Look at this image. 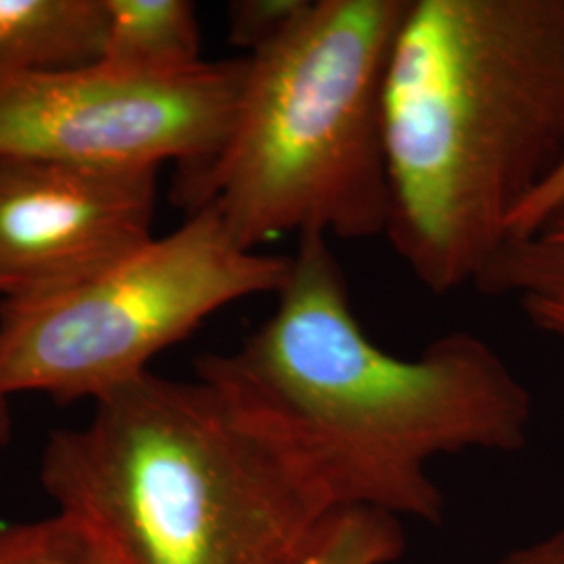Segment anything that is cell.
<instances>
[{"instance_id":"cell-1","label":"cell","mask_w":564,"mask_h":564,"mask_svg":"<svg viewBox=\"0 0 564 564\" xmlns=\"http://www.w3.org/2000/svg\"><path fill=\"white\" fill-rule=\"evenodd\" d=\"M276 307L239 349L195 362L262 435L305 491L335 510L444 521L431 475L440 456L514 454L533 398L505 358L470 330L395 356L358 321L341 263L303 237Z\"/></svg>"},{"instance_id":"cell-2","label":"cell","mask_w":564,"mask_h":564,"mask_svg":"<svg viewBox=\"0 0 564 564\" xmlns=\"http://www.w3.org/2000/svg\"><path fill=\"white\" fill-rule=\"evenodd\" d=\"M383 128L384 237L431 293L477 284L564 160V0H410Z\"/></svg>"},{"instance_id":"cell-3","label":"cell","mask_w":564,"mask_h":564,"mask_svg":"<svg viewBox=\"0 0 564 564\" xmlns=\"http://www.w3.org/2000/svg\"><path fill=\"white\" fill-rule=\"evenodd\" d=\"M93 403L41 481L116 564H303L330 512L216 384L147 372Z\"/></svg>"},{"instance_id":"cell-4","label":"cell","mask_w":564,"mask_h":564,"mask_svg":"<svg viewBox=\"0 0 564 564\" xmlns=\"http://www.w3.org/2000/svg\"><path fill=\"white\" fill-rule=\"evenodd\" d=\"M408 2L312 0L284 39L247 57L220 151L176 178L186 216L214 209L251 251L284 235L384 237V76Z\"/></svg>"},{"instance_id":"cell-5","label":"cell","mask_w":564,"mask_h":564,"mask_svg":"<svg viewBox=\"0 0 564 564\" xmlns=\"http://www.w3.org/2000/svg\"><path fill=\"white\" fill-rule=\"evenodd\" d=\"M289 270L291 256L245 249L202 207L88 281L0 302V398L97 402L226 305L276 295Z\"/></svg>"},{"instance_id":"cell-6","label":"cell","mask_w":564,"mask_h":564,"mask_svg":"<svg viewBox=\"0 0 564 564\" xmlns=\"http://www.w3.org/2000/svg\"><path fill=\"white\" fill-rule=\"evenodd\" d=\"M249 59L203 61L176 76H134L101 63L0 74V158L178 174L209 162L241 101Z\"/></svg>"},{"instance_id":"cell-7","label":"cell","mask_w":564,"mask_h":564,"mask_svg":"<svg viewBox=\"0 0 564 564\" xmlns=\"http://www.w3.org/2000/svg\"><path fill=\"white\" fill-rule=\"evenodd\" d=\"M160 170L0 158V297L36 300L151 241Z\"/></svg>"},{"instance_id":"cell-8","label":"cell","mask_w":564,"mask_h":564,"mask_svg":"<svg viewBox=\"0 0 564 564\" xmlns=\"http://www.w3.org/2000/svg\"><path fill=\"white\" fill-rule=\"evenodd\" d=\"M102 39V0H0V74L95 65Z\"/></svg>"},{"instance_id":"cell-9","label":"cell","mask_w":564,"mask_h":564,"mask_svg":"<svg viewBox=\"0 0 564 564\" xmlns=\"http://www.w3.org/2000/svg\"><path fill=\"white\" fill-rule=\"evenodd\" d=\"M101 63L134 76H176L202 65V25L188 0H102Z\"/></svg>"},{"instance_id":"cell-10","label":"cell","mask_w":564,"mask_h":564,"mask_svg":"<svg viewBox=\"0 0 564 564\" xmlns=\"http://www.w3.org/2000/svg\"><path fill=\"white\" fill-rule=\"evenodd\" d=\"M487 295H564V203L523 239L506 242L475 284Z\"/></svg>"},{"instance_id":"cell-11","label":"cell","mask_w":564,"mask_h":564,"mask_svg":"<svg viewBox=\"0 0 564 564\" xmlns=\"http://www.w3.org/2000/svg\"><path fill=\"white\" fill-rule=\"evenodd\" d=\"M400 519L377 510H335L324 517L303 564H395L405 552Z\"/></svg>"},{"instance_id":"cell-12","label":"cell","mask_w":564,"mask_h":564,"mask_svg":"<svg viewBox=\"0 0 564 564\" xmlns=\"http://www.w3.org/2000/svg\"><path fill=\"white\" fill-rule=\"evenodd\" d=\"M0 564H116L93 531L57 510L30 523L0 527Z\"/></svg>"},{"instance_id":"cell-13","label":"cell","mask_w":564,"mask_h":564,"mask_svg":"<svg viewBox=\"0 0 564 564\" xmlns=\"http://www.w3.org/2000/svg\"><path fill=\"white\" fill-rule=\"evenodd\" d=\"M310 7L312 0H237L228 7L230 44L253 57L284 39Z\"/></svg>"},{"instance_id":"cell-14","label":"cell","mask_w":564,"mask_h":564,"mask_svg":"<svg viewBox=\"0 0 564 564\" xmlns=\"http://www.w3.org/2000/svg\"><path fill=\"white\" fill-rule=\"evenodd\" d=\"M564 203V160L547 181L540 186V191L524 203L523 209L517 214V218L512 220L510 226V239H523L527 235H531L535 228H540V224L550 218V214Z\"/></svg>"},{"instance_id":"cell-15","label":"cell","mask_w":564,"mask_h":564,"mask_svg":"<svg viewBox=\"0 0 564 564\" xmlns=\"http://www.w3.org/2000/svg\"><path fill=\"white\" fill-rule=\"evenodd\" d=\"M519 303L538 330L564 347V295H529Z\"/></svg>"},{"instance_id":"cell-16","label":"cell","mask_w":564,"mask_h":564,"mask_svg":"<svg viewBox=\"0 0 564 564\" xmlns=\"http://www.w3.org/2000/svg\"><path fill=\"white\" fill-rule=\"evenodd\" d=\"M496 564H564V529L508 552Z\"/></svg>"},{"instance_id":"cell-17","label":"cell","mask_w":564,"mask_h":564,"mask_svg":"<svg viewBox=\"0 0 564 564\" xmlns=\"http://www.w3.org/2000/svg\"><path fill=\"white\" fill-rule=\"evenodd\" d=\"M11 435V419H9V405L7 400L0 398V447L9 442Z\"/></svg>"}]
</instances>
